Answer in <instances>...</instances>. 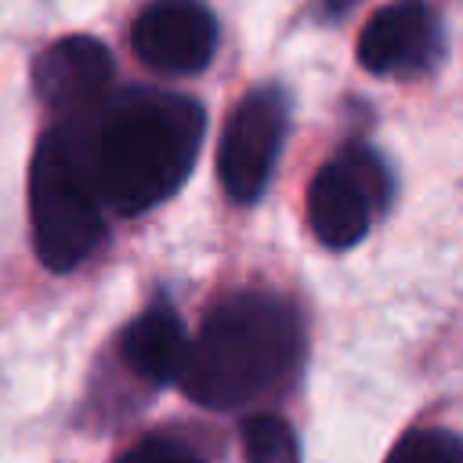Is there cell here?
I'll use <instances>...</instances> for the list:
<instances>
[{
    "mask_svg": "<svg viewBox=\"0 0 463 463\" xmlns=\"http://www.w3.org/2000/svg\"><path fill=\"white\" fill-rule=\"evenodd\" d=\"M206 134L195 98L163 87H123L83 116L87 159L105 206L137 217L170 199L192 174Z\"/></svg>",
    "mask_w": 463,
    "mask_h": 463,
    "instance_id": "cell-1",
    "label": "cell"
},
{
    "mask_svg": "<svg viewBox=\"0 0 463 463\" xmlns=\"http://www.w3.org/2000/svg\"><path fill=\"white\" fill-rule=\"evenodd\" d=\"M300 318L289 300L242 289L203 318L177 383L206 409H235L286 380L300 358Z\"/></svg>",
    "mask_w": 463,
    "mask_h": 463,
    "instance_id": "cell-2",
    "label": "cell"
},
{
    "mask_svg": "<svg viewBox=\"0 0 463 463\" xmlns=\"http://www.w3.org/2000/svg\"><path fill=\"white\" fill-rule=\"evenodd\" d=\"M101 195L87 159L83 119L47 130L29 166L33 250L51 271H72L105 239Z\"/></svg>",
    "mask_w": 463,
    "mask_h": 463,
    "instance_id": "cell-3",
    "label": "cell"
},
{
    "mask_svg": "<svg viewBox=\"0 0 463 463\" xmlns=\"http://www.w3.org/2000/svg\"><path fill=\"white\" fill-rule=\"evenodd\" d=\"M391 170L362 141H351L315 170L307 184V224L329 250H351L365 239L369 224L391 203Z\"/></svg>",
    "mask_w": 463,
    "mask_h": 463,
    "instance_id": "cell-4",
    "label": "cell"
},
{
    "mask_svg": "<svg viewBox=\"0 0 463 463\" xmlns=\"http://www.w3.org/2000/svg\"><path fill=\"white\" fill-rule=\"evenodd\" d=\"M286 127H289V101L275 83L253 87L232 109L217 148V174L232 203L250 206L264 195L286 141Z\"/></svg>",
    "mask_w": 463,
    "mask_h": 463,
    "instance_id": "cell-5",
    "label": "cell"
},
{
    "mask_svg": "<svg viewBox=\"0 0 463 463\" xmlns=\"http://www.w3.org/2000/svg\"><path fill=\"white\" fill-rule=\"evenodd\" d=\"M130 47L163 76H195L217 51V18L203 0H152L134 18Z\"/></svg>",
    "mask_w": 463,
    "mask_h": 463,
    "instance_id": "cell-6",
    "label": "cell"
},
{
    "mask_svg": "<svg viewBox=\"0 0 463 463\" xmlns=\"http://www.w3.org/2000/svg\"><path fill=\"white\" fill-rule=\"evenodd\" d=\"M441 54V18L427 0H391L358 36V61L373 76H416L434 69Z\"/></svg>",
    "mask_w": 463,
    "mask_h": 463,
    "instance_id": "cell-7",
    "label": "cell"
},
{
    "mask_svg": "<svg viewBox=\"0 0 463 463\" xmlns=\"http://www.w3.org/2000/svg\"><path fill=\"white\" fill-rule=\"evenodd\" d=\"M112 87V54L94 36H61L33 61V90L47 112L83 119L101 109Z\"/></svg>",
    "mask_w": 463,
    "mask_h": 463,
    "instance_id": "cell-8",
    "label": "cell"
},
{
    "mask_svg": "<svg viewBox=\"0 0 463 463\" xmlns=\"http://www.w3.org/2000/svg\"><path fill=\"white\" fill-rule=\"evenodd\" d=\"M188 344L192 340L184 336L181 318L166 304H156L123 329L119 354L134 376L152 383H170V380H181L184 373Z\"/></svg>",
    "mask_w": 463,
    "mask_h": 463,
    "instance_id": "cell-9",
    "label": "cell"
},
{
    "mask_svg": "<svg viewBox=\"0 0 463 463\" xmlns=\"http://www.w3.org/2000/svg\"><path fill=\"white\" fill-rule=\"evenodd\" d=\"M246 463H300V445L293 427L275 412H257L242 423Z\"/></svg>",
    "mask_w": 463,
    "mask_h": 463,
    "instance_id": "cell-10",
    "label": "cell"
},
{
    "mask_svg": "<svg viewBox=\"0 0 463 463\" xmlns=\"http://www.w3.org/2000/svg\"><path fill=\"white\" fill-rule=\"evenodd\" d=\"M383 463H463V438L445 427H416L394 441Z\"/></svg>",
    "mask_w": 463,
    "mask_h": 463,
    "instance_id": "cell-11",
    "label": "cell"
},
{
    "mask_svg": "<svg viewBox=\"0 0 463 463\" xmlns=\"http://www.w3.org/2000/svg\"><path fill=\"white\" fill-rule=\"evenodd\" d=\"M119 463H203V459L188 445H181L166 434H152V438L137 441L134 449H127Z\"/></svg>",
    "mask_w": 463,
    "mask_h": 463,
    "instance_id": "cell-12",
    "label": "cell"
},
{
    "mask_svg": "<svg viewBox=\"0 0 463 463\" xmlns=\"http://www.w3.org/2000/svg\"><path fill=\"white\" fill-rule=\"evenodd\" d=\"M351 4H354V0H322V7H326V14H329V18H340Z\"/></svg>",
    "mask_w": 463,
    "mask_h": 463,
    "instance_id": "cell-13",
    "label": "cell"
}]
</instances>
